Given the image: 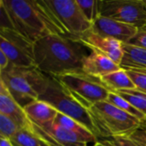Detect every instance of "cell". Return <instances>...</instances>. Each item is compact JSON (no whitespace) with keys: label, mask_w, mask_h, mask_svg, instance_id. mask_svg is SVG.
Wrapping results in <instances>:
<instances>
[{"label":"cell","mask_w":146,"mask_h":146,"mask_svg":"<svg viewBox=\"0 0 146 146\" xmlns=\"http://www.w3.org/2000/svg\"><path fill=\"white\" fill-rule=\"evenodd\" d=\"M143 3H144V5H145V7L146 9V0H143Z\"/></svg>","instance_id":"obj_30"},{"label":"cell","mask_w":146,"mask_h":146,"mask_svg":"<svg viewBox=\"0 0 146 146\" xmlns=\"http://www.w3.org/2000/svg\"><path fill=\"white\" fill-rule=\"evenodd\" d=\"M54 122L79 135L80 137L84 139L88 144L92 143V145H94L98 141V138L86 127H85L83 125H81L75 120L68 116H66L61 113H58Z\"/></svg>","instance_id":"obj_18"},{"label":"cell","mask_w":146,"mask_h":146,"mask_svg":"<svg viewBox=\"0 0 146 146\" xmlns=\"http://www.w3.org/2000/svg\"><path fill=\"white\" fill-rule=\"evenodd\" d=\"M123 58L120 65L121 68L146 70V50L123 44Z\"/></svg>","instance_id":"obj_16"},{"label":"cell","mask_w":146,"mask_h":146,"mask_svg":"<svg viewBox=\"0 0 146 146\" xmlns=\"http://www.w3.org/2000/svg\"><path fill=\"white\" fill-rule=\"evenodd\" d=\"M121 68V66L110 57L93 51L86 57L82 66V70L86 74L99 79Z\"/></svg>","instance_id":"obj_13"},{"label":"cell","mask_w":146,"mask_h":146,"mask_svg":"<svg viewBox=\"0 0 146 146\" xmlns=\"http://www.w3.org/2000/svg\"><path fill=\"white\" fill-rule=\"evenodd\" d=\"M77 41L81 43L91 51L98 52L112 59L115 63L121 65L123 58V43L112 38L103 37L90 31Z\"/></svg>","instance_id":"obj_10"},{"label":"cell","mask_w":146,"mask_h":146,"mask_svg":"<svg viewBox=\"0 0 146 146\" xmlns=\"http://www.w3.org/2000/svg\"><path fill=\"white\" fill-rule=\"evenodd\" d=\"M68 38L78 40L92 30L90 22L80 10L76 0H45Z\"/></svg>","instance_id":"obj_7"},{"label":"cell","mask_w":146,"mask_h":146,"mask_svg":"<svg viewBox=\"0 0 146 146\" xmlns=\"http://www.w3.org/2000/svg\"><path fill=\"white\" fill-rule=\"evenodd\" d=\"M144 126H145V128H146V124H145V125H144Z\"/></svg>","instance_id":"obj_31"},{"label":"cell","mask_w":146,"mask_h":146,"mask_svg":"<svg viewBox=\"0 0 146 146\" xmlns=\"http://www.w3.org/2000/svg\"><path fill=\"white\" fill-rule=\"evenodd\" d=\"M127 44L146 50V29H140Z\"/></svg>","instance_id":"obj_26"},{"label":"cell","mask_w":146,"mask_h":146,"mask_svg":"<svg viewBox=\"0 0 146 146\" xmlns=\"http://www.w3.org/2000/svg\"><path fill=\"white\" fill-rule=\"evenodd\" d=\"M0 146H15L12 141L9 139L0 137Z\"/></svg>","instance_id":"obj_28"},{"label":"cell","mask_w":146,"mask_h":146,"mask_svg":"<svg viewBox=\"0 0 146 146\" xmlns=\"http://www.w3.org/2000/svg\"><path fill=\"white\" fill-rule=\"evenodd\" d=\"M100 15L134 26L146 27V9L143 0H101Z\"/></svg>","instance_id":"obj_9"},{"label":"cell","mask_w":146,"mask_h":146,"mask_svg":"<svg viewBox=\"0 0 146 146\" xmlns=\"http://www.w3.org/2000/svg\"><path fill=\"white\" fill-rule=\"evenodd\" d=\"M111 146H146V128L143 126L129 136L104 139Z\"/></svg>","instance_id":"obj_19"},{"label":"cell","mask_w":146,"mask_h":146,"mask_svg":"<svg viewBox=\"0 0 146 146\" xmlns=\"http://www.w3.org/2000/svg\"><path fill=\"white\" fill-rule=\"evenodd\" d=\"M101 80L104 85L112 92L136 89L133 81L129 77L127 71L123 68L102 77Z\"/></svg>","instance_id":"obj_17"},{"label":"cell","mask_w":146,"mask_h":146,"mask_svg":"<svg viewBox=\"0 0 146 146\" xmlns=\"http://www.w3.org/2000/svg\"><path fill=\"white\" fill-rule=\"evenodd\" d=\"M91 31L100 36L112 38L123 44H127L139 33V29L134 26L100 15L92 23Z\"/></svg>","instance_id":"obj_11"},{"label":"cell","mask_w":146,"mask_h":146,"mask_svg":"<svg viewBox=\"0 0 146 146\" xmlns=\"http://www.w3.org/2000/svg\"><path fill=\"white\" fill-rule=\"evenodd\" d=\"M38 100L45 102L59 113L80 122L98 138L89 110L80 104L56 78L48 76V85Z\"/></svg>","instance_id":"obj_5"},{"label":"cell","mask_w":146,"mask_h":146,"mask_svg":"<svg viewBox=\"0 0 146 146\" xmlns=\"http://www.w3.org/2000/svg\"><path fill=\"white\" fill-rule=\"evenodd\" d=\"M0 50L14 67H35L34 43L14 29L0 28Z\"/></svg>","instance_id":"obj_8"},{"label":"cell","mask_w":146,"mask_h":146,"mask_svg":"<svg viewBox=\"0 0 146 146\" xmlns=\"http://www.w3.org/2000/svg\"><path fill=\"white\" fill-rule=\"evenodd\" d=\"M100 2L101 0H76L80 10L92 23L100 16Z\"/></svg>","instance_id":"obj_23"},{"label":"cell","mask_w":146,"mask_h":146,"mask_svg":"<svg viewBox=\"0 0 146 146\" xmlns=\"http://www.w3.org/2000/svg\"><path fill=\"white\" fill-rule=\"evenodd\" d=\"M55 78L87 110L99 102L107 101L110 92L101 79L89 75L83 70L68 73Z\"/></svg>","instance_id":"obj_6"},{"label":"cell","mask_w":146,"mask_h":146,"mask_svg":"<svg viewBox=\"0 0 146 146\" xmlns=\"http://www.w3.org/2000/svg\"><path fill=\"white\" fill-rule=\"evenodd\" d=\"M5 9L12 28L36 42L48 35L68 33L45 0H0Z\"/></svg>","instance_id":"obj_2"},{"label":"cell","mask_w":146,"mask_h":146,"mask_svg":"<svg viewBox=\"0 0 146 146\" xmlns=\"http://www.w3.org/2000/svg\"><path fill=\"white\" fill-rule=\"evenodd\" d=\"M107 101L110 104H112L113 105H115V107L119 108L120 110H123L124 112L133 115V117L137 118L138 120H139L144 125L146 124V118L145 116L137 109L135 108L133 104H131L127 100H126L125 98H123L122 97H121L120 95H118L115 92H110L109 98L107 99Z\"/></svg>","instance_id":"obj_21"},{"label":"cell","mask_w":146,"mask_h":146,"mask_svg":"<svg viewBox=\"0 0 146 146\" xmlns=\"http://www.w3.org/2000/svg\"><path fill=\"white\" fill-rule=\"evenodd\" d=\"M0 114L9 117L20 128L31 129L32 127V122L24 109L13 98L2 81H0Z\"/></svg>","instance_id":"obj_12"},{"label":"cell","mask_w":146,"mask_h":146,"mask_svg":"<svg viewBox=\"0 0 146 146\" xmlns=\"http://www.w3.org/2000/svg\"><path fill=\"white\" fill-rule=\"evenodd\" d=\"M40 127L46 131L59 146H88L84 139L55 122Z\"/></svg>","instance_id":"obj_15"},{"label":"cell","mask_w":146,"mask_h":146,"mask_svg":"<svg viewBox=\"0 0 146 146\" xmlns=\"http://www.w3.org/2000/svg\"><path fill=\"white\" fill-rule=\"evenodd\" d=\"M137 108L146 118V93L138 90H127L115 92Z\"/></svg>","instance_id":"obj_22"},{"label":"cell","mask_w":146,"mask_h":146,"mask_svg":"<svg viewBox=\"0 0 146 146\" xmlns=\"http://www.w3.org/2000/svg\"><path fill=\"white\" fill-rule=\"evenodd\" d=\"M15 146H50L31 129L21 128L10 139Z\"/></svg>","instance_id":"obj_20"},{"label":"cell","mask_w":146,"mask_h":146,"mask_svg":"<svg viewBox=\"0 0 146 146\" xmlns=\"http://www.w3.org/2000/svg\"><path fill=\"white\" fill-rule=\"evenodd\" d=\"M126 71L133 81L136 89L146 93V70L128 69Z\"/></svg>","instance_id":"obj_25"},{"label":"cell","mask_w":146,"mask_h":146,"mask_svg":"<svg viewBox=\"0 0 146 146\" xmlns=\"http://www.w3.org/2000/svg\"><path fill=\"white\" fill-rule=\"evenodd\" d=\"M98 139L129 136L144 124L108 101L99 102L89 110Z\"/></svg>","instance_id":"obj_4"},{"label":"cell","mask_w":146,"mask_h":146,"mask_svg":"<svg viewBox=\"0 0 146 146\" xmlns=\"http://www.w3.org/2000/svg\"><path fill=\"white\" fill-rule=\"evenodd\" d=\"M87 56L81 43L63 35H48L34 42L35 68L47 76L82 70Z\"/></svg>","instance_id":"obj_1"},{"label":"cell","mask_w":146,"mask_h":146,"mask_svg":"<svg viewBox=\"0 0 146 146\" xmlns=\"http://www.w3.org/2000/svg\"><path fill=\"white\" fill-rule=\"evenodd\" d=\"M92 146H111L110 145H109L107 142H105L104 139H98V141L92 145Z\"/></svg>","instance_id":"obj_29"},{"label":"cell","mask_w":146,"mask_h":146,"mask_svg":"<svg viewBox=\"0 0 146 146\" xmlns=\"http://www.w3.org/2000/svg\"><path fill=\"white\" fill-rule=\"evenodd\" d=\"M24 110L32 123L42 127L55 121L58 111L52 106L41 100H36L24 108Z\"/></svg>","instance_id":"obj_14"},{"label":"cell","mask_w":146,"mask_h":146,"mask_svg":"<svg viewBox=\"0 0 146 146\" xmlns=\"http://www.w3.org/2000/svg\"><path fill=\"white\" fill-rule=\"evenodd\" d=\"M10 66V62L6 55L0 50V72L5 70Z\"/></svg>","instance_id":"obj_27"},{"label":"cell","mask_w":146,"mask_h":146,"mask_svg":"<svg viewBox=\"0 0 146 146\" xmlns=\"http://www.w3.org/2000/svg\"><path fill=\"white\" fill-rule=\"evenodd\" d=\"M143 29H146V27H145V28H143Z\"/></svg>","instance_id":"obj_32"},{"label":"cell","mask_w":146,"mask_h":146,"mask_svg":"<svg viewBox=\"0 0 146 146\" xmlns=\"http://www.w3.org/2000/svg\"><path fill=\"white\" fill-rule=\"evenodd\" d=\"M0 81L24 109L32 102L38 100L48 85V76L35 67L17 68L10 65L0 72Z\"/></svg>","instance_id":"obj_3"},{"label":"cell","mask_w":146,"mask_h":146,"mask_svg":"<svg viewBox=\"0 0 146 146\" xmlns=\"http://www.w3.org/2000/svg\"><path fill=\"white\" fill-rule=\"evenodd\" d=\"M20 129L19 126L13 120L0 114V137L11 139Z\"/></svg>","instance_id":"obj_24"}]
</instances>
